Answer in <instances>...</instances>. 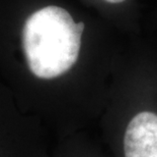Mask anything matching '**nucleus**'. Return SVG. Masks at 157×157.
<instances>
[{"label": "nucleus", "instance_id": "1", "mask_svg": "<svg viewBox=\"0 0 157 157\" xmlns=\"http://www.w3.org/2000/svg\"><path fill=\"white\" fill-rule=\"evenodd\" d=\"M81 35L70 13L59 6H47L26 19L22 45L31 72L41 79H54L77 61Z\"/></svg>", "mask_w": 157, "mask_h": 157}, {"label": "nucleus", "instance_id": "2", "mask_svg": "<svg viewBox=\"0 0 157 157\" xmlns=\"http://www.w3.org/2000/svg\"><path fill=\"white\" fill-rule=\"evenodd\" d=\"M125 157H157V114L138 113L129 122L124 137Z\"/></svg>", "mask_w": 157, "mask_h": 157}]
</instances>
